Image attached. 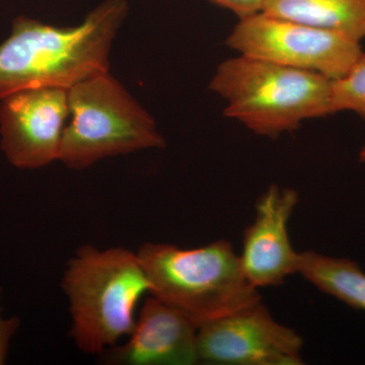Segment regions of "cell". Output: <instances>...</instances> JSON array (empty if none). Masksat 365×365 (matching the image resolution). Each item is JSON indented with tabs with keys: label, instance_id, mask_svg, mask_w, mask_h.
I'll use <instances>...</instances> for the list:
<instances>
[{
	"label": "cell",
	"instance_id": "30bf717a",
	"mask_svg": "<svg viewBox=\"0 0 365 365\" xmlns=\"http://www.w3.org/2000/svg\"><path fill=\"white\" fill-rule=\"evenodd\" d=\"M198 328L176 309L148 297L128 340L106 350V364L119 365H192L199 361Z\"/></svg>",
	"mask_w": 365,
	"mask_h": 365
},
{
	"label": "cell",
	"instance_id": "52a82bcc",
	"mask_svg": "<svg viewBox=\"0 0 365 365\" xmlns=\"http://www.w3.org/2000/svg\"><path fill=\"white\" fill-rule=\"evenodd\" d=\"M302 337L262 302L199 327V361L220 365H300Z\"/></svg>",
	"mask_w": 365,
	"mask_h": 365
},
{
	"label": "cell",
	"instance_id": "8992f818",
	"mask_svg": "<svg viewBox=\"0 0 365 365\" xmlns=\"http://www.w3.org/2000/svg\"><path fill=\"white\" fill-rule=\"evenodd\" d=\"M227 44L240 54L340 78L357 61L359 41L264 13L241 19Z\"/></svg>",
	"mask_w": 365,
	"mask_h": 365
},
{
	"label": "cell",
	"instance_id": "7a4b0ae2",
	"mask_svg": "<svg viewBox=\"0 0 365 365\" xmlns=\"http://www.w3.org/2000/svg\"><path fill=\"white\" fill-rule=\"evenodd\" d=\"M61 285L71 316L69 335L86 354H102L130 335L136 307L150 294L137 253L120 247H81L67 264Z\"/></svg>",
	"mask_w": 365,
	"mask_h": 365
},
{
	"label": "cell",
	"instance_id": "5b68a950",
	"mask_svg": "<svg viewBox=\"0 0 365 365\" xmlns=\"http://www.w3.org/2000/svg\"><path fill=\"white\" fill-rule=\"evenodd\" d=\"M69 118L59 160L83 170L104 158L165 148L153 116L110 71L68 90Z\"/></svg>",
	"mask_w": 365,
	"mask_h": 365
},
{
	"label": "cell",
	"instance_id": "7c38bea8",
	"mask_svg": "<svg viewBox=\"0 0 365 365\" xmlns=\"http://www.w3.org/2000/svg\"><path fill=\"white\" fill-rule=\"evenodd\" d=\"M297 273L322 292L365 311V273L355 262L302 252Z\"/></svg>",
	"mask_w": 365,
	"mask_h": 365
},
{
	"label": "cell",
	"instance_id": "9a60e30c",
	"mask_svg": "<svg viewBox=\"0 0 365 365\" xmlns=\"http://www.w3.org/2000/svg\"><path fill=\"white\" fill-rule=\"evenodd\" d=\"M1 292V289H0ZM1 312V309H0ZM20 327V319L14 317L9 319L0 317V365L6 364L9 341Z\"/></svg>",
	"mask_w": 365,
	"mask_h": 365
},
{
	"label": "cell",
	"instance_id": "277c9868",
	"mask_svg": "<svg viewBox=\"0 0 365 365\" xmlns=\"http://www.w3.org/2000/svg\"><path fill=\"white\" fill-rule=\"evenodd\" d=\"M210 90L227 101V117L260 135L277 136L335 113L332 79L247 55L223 61Z\"/></svg>",
	"mask_w": 365,
	"mask_h": 365
},
{
	"label": "cell",
	"instance_id": "9c48e42d",
	"mask_svg": "<svg viewBox=\"0 0 365 365\" xmlns=\"http://www.w3.org/2000/svg\"><path fill=\"white\" fill-rule=\"evenodd\" d=\"M299 195L294 189L269 187L256 204V218L244 235L241 265L256 288L277 287L287 276L299 272V253L288 235Z\"/></svg>",
	"mask_w": 365,
	"mask_h": 365
},
{
	"label": "cell",
	"instance_id": "2e32d148",
	"mask_svg": "<svg viewBox=\"0 0 365 365\" xmlns=\"http://www.w3.org/2000/svg\"><path fill=\"white\" fill-rule=\"evenodd\" d=\"M359 160L360 162L365 163V145L362 148V150H360Z\"/></svg>",
	"mask_w": 365,
	"mask_h": 365
},
{
	"label": "cell",
	"instance_id": "3957f363",
	"mask_svg": "<svg viewBox=\"0 0 365 365\" xmlns=\"http://www.w3.org/2000/svg\"><path fill=\"white\" fill-rule=\"evenodd\" d=\"M150 294L174 307L197 327L260 302L227 241L194 249L146 242L136 252Z\"/></svg>",
	"mask_w": 365,
	"mask_h": 365
},
{
	"label": "cell",
	"instance_id": "ba28073f",
	"mask_svg": "<svg viewBox=\"0 0 365 365\" xmlns=\"http://www.w3.org/2000/svg\"><path fill=\"white\" fill-rule=\"evenodd\" d=\"M1 150L20 169H39L59 160L69 118L68 90L29 88L0 98Z\"/></svg>",
	"mask_w": 365,
	"mask_h": 365
},
{
	"label": "cell",
	"instance_id": "4fadbf2b",
	"mask_svg": "<svg viewBox=\"0 0 365 365\" xmlns=\"http://www.w3.org/2000/svg\"><path fill=\"white\" fill-rule=\"evenodd\" d=\"M334 112L350 111L365 121V53L344 76L333 81Z\"/></svg>",
	"mask_w": 365,
	"mask_h": 365
},
{
	"label": "cell",
	"instance_id": "8fae6325",
	"mask_svg": "<svg viewBox=\"0 0 365 365\" xmlns=\"http://www.w3.org/2000/svg\"><path fill=\"white\" fill-rule=\"evenodd\" d=\"M262 13L359 42L365 37V0H267Z\"/></svg>",
	"mask_w": 365,
	"mask_h": 365
},
{
	"label": "cell",
	"instance_id": "5bb4252c",
	"mask_svg": "<svg viewBox=\"0 0 365 365\" xmlns=\"http://www.w3.org/2000/svg\"><path fill=\"white\" fill-rule=\"evenodd\" d=\"M213 4L232 11L241 19L262 13L267 0H210Z\"/></svg>",
	"mask_w": 365,
	"mask_h": 365
},
{
	"label": "cell",
	"instance_id": "6da1fadb",
	"mask_svg": "<svg viewBox=\"0 0 365 365\" xmlns=\"http://www.w3.org/2000/svg\"><path fill=\"white\" fill-rule=\"evenodd\" d=\"M128 14L127 0H104L76 26L14 19L0 44V98L29 88L69 90L109 71L113 42Z\"/></svg>",
	"mask_w": 365,
	"mask_h": 365
}]
</instances>
